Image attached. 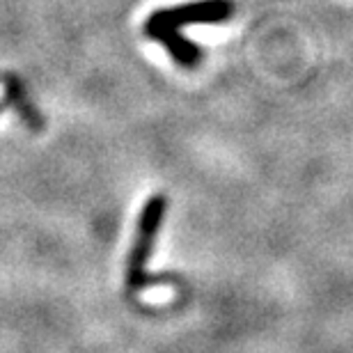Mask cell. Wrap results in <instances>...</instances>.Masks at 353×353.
<instances>
[{
    "instance_id": "cell-1",
    "label": "cell",
    "mask_w": 353,
    "mask_h": 353,
    "mask_svg": "<svg viewBox=\"0 0 353 353\" xmlns=\"http://www.w3.org/2000/svg\"><path fill=\"white\" fill-rule=\"evenodd\" d=\"M165 211H168V197L163 193L147 197L143 209H140L136 239H133L129 259H126V273H124L126 294L129 296L143 292V289L152 285H159L161 278H154V275L147 273V262H150L154 252V243H157Z\"/></svg>"
},
{
    "instance_id": "cell-4",
    "label": "cell",
    "mask_w": 353,
    "mask_h": 353,
    "mask_svg": "<svg viewBox=\"0 0 353 353\" xmlns=\"http://www.w3.org/2000/svg\"><path fill=\"white\" fill-rule=\"evenodd\" d=\"M5 88H7V99H10V101L14 103V108L21 112V117H23L32 129H39L41 115H37V110H34L30 105V101H28L23 85H21L17 79H10V81H5Z\"/></svg>"
},
{
    "instance_id": "cell-3",
    "label": "cell",
    "mask_w": 353,
    "mask_h": 353,
    "mask_svg": "<svg viewBox=\"0 0 353 353\" xmlns=\"http://www.w3.org/2000/svg\"><path fill=\"white\" fill-rule=\"evenodd\" d=\"M143 34L154 41H159L168 53L172 55V60L181 69H195L204 58V51L195 41L176 30V28H165V26H143Z\"/></svg>"
},
{
    "instance_id": "cell-2",
    "label": "cell",
    "mask_w": 353,
    "mask_h": 353,
    "mask_svg": "<svg viewBox=\"0 0 353 353\" xmlns=\"http://www.w3.org/2000/svg\"><path fill=\"white\" fill-rule=\"evenodd\" d=\"M234 14V3L232 0H193L174 7H163V10L152 12L145 19V26H165L181 30L190 23H223Z\"/></svg>"
}]
</instances>
